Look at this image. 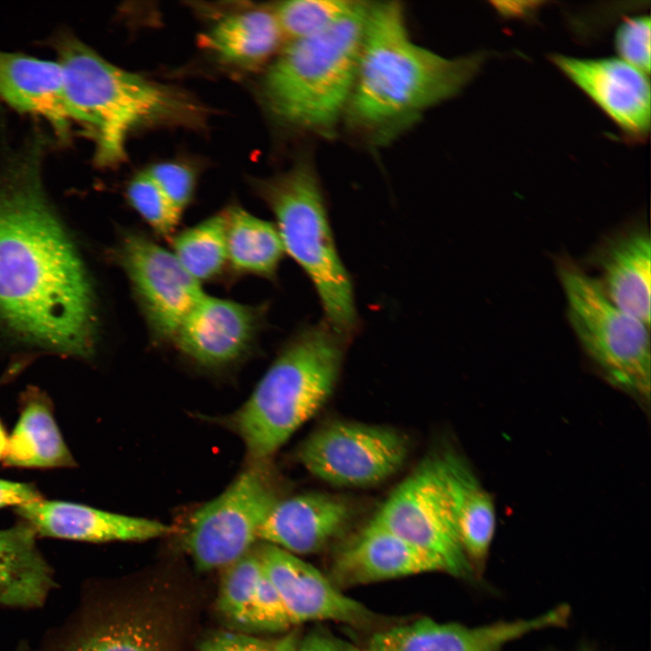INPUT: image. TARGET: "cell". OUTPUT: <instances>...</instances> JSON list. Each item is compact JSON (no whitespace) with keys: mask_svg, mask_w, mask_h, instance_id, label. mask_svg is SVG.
<instances>
[{"mask_svg":"<svg viewBox=\"0 0 651 651\" xmlns=\"http://www.w3.org/2000/svg\"><path fill=\"white\" fill-rule=\"evenodd\" d=\"M43 152L35 136L0 167V322L28 344L89 357L94 293L46 195Z\"/></svg>","mask_w":651,"mask_h":651,"instance_id":"1","label":"cell"},{"mask_svg":"<svg viewBox=\"0 0 651 651\" xmlns=\"http://www.w3.org/2000/svg\"><path fill=\"white\" fill-rule=\"evenodd\" d=\"M486 54L446 58L416 44L397 2L369 5L357 73L345 111L350 123L385 139L469 83Z\"/></svg>","mask_w":651,"mask_h":651,"instance_id":"2","label":"cell"},{"mask_svg":"<svg viewBox=\"0 0 651 651\" xmlns=\"http://www.w3.org/2000/svg\"><path fill=\"white\" fill-rule=\"evenodd\" d=\"M56 50L72 121L92 137L99 166L125 159L136 128L195 117L198 108L187 97L110 63L74 36L59 37Z\"/></svg>","mask_w":651,"mask_h":651,"instance_id":"3","label":"cell"},{"mask_svg":"<svg viewBox=\"0 0 651 651\" xmlns=\"http://www.w3.org/2000/svg\"><path fill=\"white\" fill-rule=\"evenodd\" d=\"M347 337L326 321L301 327L262 376L230 423L249 456L273 455L331 396Z\"/></svg>","mask_w":651,"mask_h":651,"instance_id":"4","label":"cell"},{"mask_svg":"<svg viewBox=\"0 0 651 651\" xmlns=\"http://www.w3.org/2000/svg\"><path fill=\"white\" fill-rule=\"evenodd\" d=\"M368 8L355 2L333 25L289 42L275 59L262 93L277 119L316 133L333 129L353 92Z\"/></svg>","mask_w":651,"mask_h":651,"instance_id":"5","label":"cell"},{"mask_svg":"<svg viewBox=\"0 0 651 651\" xmlns=\"http://www.w3.org/2000/svg\"><path fill=\"white\" fill-rule=\"evenodd\" d=\"M257 191L276 218L285 252L313 283L326 322L348 338L358 321L353 285L338 256L313 167L300 163L259 182Z\"/></svg>","mask_w":651,"mask_h":651,"instance_id":"6","label":"cell"},{"mask_svg":"<svg viewBox=\"0 0 651 651\" xmlns=\"http://www.w3.org/2000/svg\"><path fill=\"white\" fill-rule=\"evenodd\" d=\"M570 325L585 354L615 387L649 402V326L616 307L595 278L571 261L558 265Z\"/></svg>","mask_w":651,"mask_h":651,"instance_id":"7","label":"cell"},{"mask_svg":"<svg viewBox=\"0 0 651 651\" xmlns=\"http://www.w3.org/2000/svg\"><path fill=\"white\" fill-rule=\"evenodd\" d=\"M278 500L267 468L256 462L223 493L197 509L183 537L196 568L223 569L250 551Z\"/></svg>","mask_w":651,"mask_h":651,"instance_id":"8","label":"cell"},{"mask_svg":"<svg viewBox=\"0 0 651 651\" xmlns=\"http://www.w3.org/2000/svg\"><path fill=\"white\" fill-rule=\"evenodd\" d=\"M373 518L439 559L447 574L470 582L481 579L458 540L437 455L421 461L394 488Z\"/></svg>","mask_w":651,"mask_h":651,"instance_id":"9","label":"cell"},{"mask_svg":"<svg viewBox=\"0 0 651 651\" xmlns=\"http://www.w3.org/2000/svg\"><path fill=\"white\" fill-rule=\"evenodd\" d=\"M408 455V441L397 430L352 421L330 422L301 445L300 463L333 486L363 487L394 475Z\"/></svg>","mask_w":651,"mask_h":651,"instance_id":"10","label":"cell"},{"mask_svg":"<svg viewBox=\"0 0 651 651\" xmlns=\"http://www.w3.org/2000/svg\"><path fill=\"white\" fill-rule=\"evenodd\" d=\"M153 339L174 341L182 323L205 295L173 252L141 231L122 233L115 251Z\"/></svg>","mask_w":651,"mask_h":651,"instance_id":"11","label":"cell"},{"mask_svg":"<svg viewBox=\"0 0 651 651\" xmlns=\"http://www.w3.org/2000/svg\"><path fill=\"white\" fill-rule=\"evenodd\" d=\"M571 608L561 604L526 618L468 627L421 618L371 632L363 651H505L506 646L533 632L564 627Z\"/></svg>","mask_w":651,"mask_h":651,"instance_id":"12","label":"cell"},{"mask_svg":"<svg viewBox=\"0 0 651 651\" xmlns=\"http://www.w3.org/2000/svg\"><path fill=\"white\" fill-rule=\"evenodd\" d=\"M258 553L263 572L279 593L294 625L333 621L371 632L390 625L297 555L269 543Z\"/></svg>","mask_w":651,"mask_h":651,"instance_id":"13","label":"cell"},{"mask_svg":"<svg viewBox=\"0 0 651 651\" xmlns=\"http://www.w3.org/2000/svg\"><path fill=\"white\" fill-rule=\"evenodd\" d=\"M551 60L626 137L633 140L647 137L650 84L646 74L618 58L578 59L554 54Z\"/></svg>","mask_w":651,"mask_h":651,"instance_id":"14","label":"cell"},{"mask_svg":"<svg viewBox=\"0 0 651 651\" xmlns=\"http://www.w3.org/2000/svg\"><path fill=\"white\" fill-rule=\"evenodd\" d=\"M436 571L446 573L439 559L372 518L335 552L327 577L342 590Z\"/></svg>","mask_w":651,"mask_h":651,"instance_id":"15","label":"cell"},{"mask_svg":"<svg viewBox=\"0 0 651 651\" xmlns=\"http://www.w3.org/2000/svg\"><path fill=\"white\" fill-rule=\"evenodd\" d=\"M266 309L204 295L185 317L173 342L198 364L231 363L252 346Z\"/></svg>","mask_w":651,"mask_h":651,"instance_id":"16","label":"cell"},{"mask_svg":"<svg viewBox=\"0 0 651 651\" xmlns=\"http://www.w3.org/2000/svg\"><path fill=\"white\" fill-rule=\"evenodd\" d=\"M595 278L619 309L650 326L651 239L648 228L634 223L604 239L592 254Z\"/></svg>","mask_w":651,"mask_h":651,"instance_id":"17","label":"cell"},{"mask_svg":"<svg viewBox=\"0 0 651 651\" xmlns=\"http://www.w3.org/2000/svg\"><path fill=\"white\" fill-rule=\"evenodd\" d=\"M349 504L335 495L307 493L278 500L258 539L295 555L318 552L344 533L352 518Z\"/></svg>","mask_w":651,"mask_h":651,"instance_id":"18","label":"cell"},{"mask_svg":"<svg viewBox=\"0 0 651 651\" xmlns=\"http://www.w3.org/2000/svg\"><path fill=\"white\" fill-rule=\"evenodd\" d=\"M16 512L36 534L80 542L143 541L172 531L156 521L42 498L17 506Z\"/></svg>","mask_w":651,"mask_h":651,"instance_id":"19","label":"cell"},{"mask_svg":"<svg viewBox=\"0 0 651 651\" xmlns=\"http://www.w3.org/2000/svg\"><path fill=\"white\" fill-rule=\"evenodd\" d=\"M0 100L44 118L59 138L68 139L73 121L58 61L0 51Z\"/></svg>","mask_w":651,"mask_h":651,"instance_id":"20","label":"cell"},{"mask_svg":"<svg viewBox=\"0 0 651 651\" xmlns=\"http://www.w3.org/2000/svg\"><path fill=\"white\" fill-rule=\"evenodd\" d=\"M437 456L458 540L481 578L495 532L494 500L461 456L448 450Z\"/></svg>","mask_w":651,"mask_h":651,"instance_id":"21","label":"cell"},{"mask_svg":"<svg viewBox=\"0 0 651 651\" xmlns=\"http://www.w3.org/2000/svg\"><path fill=\"white\" fill-rule=\"evenodd\" d=\"M151 620L118 610L78 609L44 651H163Z\"/></svg>","mask_w":651,"mask_h":651,"instance_id":"22","label":"cell"},{"mask_svg":"<svg viewBox=\"0 0 651 651\" xmlns=\"http://www.w3.org/2000/svg\"><path fill=\"white\" fill-rule=\"evenodd\" d=\"M54 587L53 572L26 523L0 529V606L34 609Z\"/></svg>","mask_w":651,"mask_h":651,"instance_id":"23","label":"cell"},{"mask_svg":"<svg viewBox=\"0 0 651 651\" xmlns=\"http://www.w3.org/2000/svg\"><path fill=\"white\" fill-rule=\"evenodd\" d=\"M284 38L274 12L252 10L219 21L206 36V43L227 62L256 66L273 56Z\"/></svg>","mask_w":651,"mask_h":651,"instance_id":"24","label":"cell"},{"mask_svg":"<svg viewBox=\"0 0 651 651\" xmlns=\"http://www.w3.org/2000/svg\"><path fill=\"white\" fill-rule=\"evenodd\" d=\"M223 212L228 266L237 274L274 278L285 254L276 225L239 206Z\"/></svg>","mask_w":651,"mask_h":651,"instance_id":"25","label":"cell"},{"mask_svg":"<svg viewBox=\"0 0 651 651\" xmlns=\"http://www.w3.org/2000/svg\"><path fill=\"white\" fill-rule=\"evenodd\" d=\"M5 463L18 467H64L74 464L50 407L30 400L8 437Z\"/></svg>","mask_w":651,"mask_h":651,"instance_id":"26","label":"cell"},{"mask_svg":"<svg viewBox=\"0 0 651 651\" xmlns=\"http://www.w3.org/2000/svg\"><path fill=\"white\" fill-rule=\"evenodd\" d=\"M173 253L199 283L216 278L228 266L224 212L173 238Z\"/></svg>","mask_w":651,"mask_h":651,"instance_id":"27","label":"cell"},{"mask_svg":"<svg viewBox=\"0 0 651 651\" xmlns=\"http://www.w3.org/2000/svg\"><path fill=\"white\" fill-rule=\"evenodd\" d=\"M223 569L217 599L218 609L232 622L247 626L249 612L262 576L258 550L252 548Z\"/></svg>","mask_w":651,"mask_h":651,"instance_id":"28","label":"cell"},{"mask_svg":"<svg viewBox=\"0 0 651 651\" xmlns=\"http://www.w3.org/2000/svg\"><path fill=\"white\" fill-rule=\"evenodd\" d=\"M355 2L343 0H291L274 11L285 38L290 42L323 32L343 17Z\"/></svg>","mask_w":651,"mask_h":651,"instance_id":"29","label":"cell"},{"mask_svg":"<svg viewBox=\"0 0 651 651\" xmlns=\"http://www.w3.org/2000/svg\"><path fill=\"white\" fill-rule=\"evenodd\" d=\"M127 197L131 207L156 233L168 237L175 231L182 213L171 204L146 170L131 179Z\"/></svg>","mask_w":651,"mask_h":651,"instance_id":"30","label":"cell"},{"mask_svg":"<svg viewBox=\"0 0 651 651\" xmlns=\"http://www.w3.org/2000/svg\"><path fill=\"white\" fill-rule=\"evenodd\" d=\"M293 625L279 593L262 570V576L249 612L247 627L278 632L289 629Z\"/></svg>","mask_w":651,"mask_h":651,"instance_id":"31","label":"cell"},{"mask_svg":"<svg viewBox=\"0 0 651 651\" xmlns=\"http://www.w3.org/2000/svg\"><path fill=\"white\" fill-rule=\"evenodd\" d=\"M615 49L620 60L645 74L650 71V18L646 15L623 21L615 33Z\"/></svg>","mask_w":651,"mask_h":651,"instance_id":"32","label":"cell"},{"mask_svg":"<svg viewBox=\"0 0 651 651\" xmlns=\"http://www.w3.org/2000/svg\"><path fill=\"white\" fill-rule=\"evenodd\" d=\"M146 172L171 204L182 213L193 196L195 189L193 171L180 163L163 162L153 165Z\"/></svg>","mask_w":651,"mask_h":651,"instance_id":"33","label":"cell"},{"mask_svg":"<svg viewBox=\"0 0 651 651\" xmlns=\"http://www.w3.org/2000/svg\"><path fill=\"white\" fill-rule=\"evenodd\" d=\"M297 651H363L362 646L317 626L300 638Z\"/></svg>","mask_w":651,"mask_h":651,"instance_id":"34","label":"cell"},{"mask_svg":"<svg viewBox=\"0 0 651 651\" xmlns=\"http://www.w3.org/2000/svg\"><path fill=\"white\" fill-rule=\"evenodd\" d=\"M269 640L234 633H220L207 639L200 651H262Z\"/></svg>","mask_w":651,"mask_h":651,"instance_id":"35","label":"cell"},{"mask_svg":"<svg viewBox=\"0 0 651 651\" xmlns=\"http://www.w3.org/2000/svg\"><path fill=\"white\" fill-rule=\"evenodd\" d=\"M41 498L36 489L28 484L0 479V508L17 507Z\"/></svg>","mask_w":651,"mask_h":651,"instance_id":"36","label":"cell"},{"mask_svg":"<svg viewBox=\"0 0 651 651\" xmlns=\"http://www.w3.org/2000/svg\"><path fill=\"white\" fill-rule=\"evenodd\" d=\"M300 638L297 630H294L278 639L269 640L262 651H297Z\"/></svg>","mask_w":651,"mask_h":651,"instance_id":"37","label":"cell"},{"mask_svg":"<svg viewBox=\"0 0 651 651\" xmlns=\"http://www.w3.org/2000/svg\"><path fill=\"white\" fill-rule=\"evenodd\" d=\"M8 444V436L6 435L0 422V459L5 458Z\"/></svg>","mask_w":651,"mask_h":651,"instance_id":"38","label":"cell"},{"mask_svg":"<svg viewBox=\"0 0 651 651\" xmlns=\"http://www.w3.org/2000/svg\"><path fill=\"white\" fill-rule=\"evenodd\" d=\"M576 651H599V650L593 647L592 646L584 645V646L579 647Z\"/></svg>","mask_w":651,"mask_h":651,"instance_id":"39","label":"cell"}]
</instances>
